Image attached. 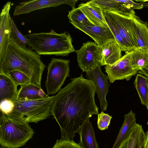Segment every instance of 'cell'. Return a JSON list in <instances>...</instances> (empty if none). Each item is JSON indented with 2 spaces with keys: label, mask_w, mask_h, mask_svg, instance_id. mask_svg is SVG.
<instances>
[{
  "label": "cell",
  "mask_w": 148,
  "mask_h": 148,
  "mask_svg": "<svg viewBox=\"0 0 148 148\" xmlns=\"http://www.w3.org/2000/svg\"><path fill=\"white\" fill-rule=\"evenodd\" d=\"M101 67L99 63L94 69L86 73V77L94 84L101 110L103 112L106 111L108 106V102L106 97L109 91L110 85L108 82L109 79L108 75L102 72Z\"/></svg>",
  "instance_id": "30bf717a"
},
{
  "label": "cell",
  "mask_w": 148,
  "mask_h": 148,
  "mask_svg": "<svg viewBox=\"0 0 148 148\" xmlns=\"http://www.w3.org/2000/svg\"><path fill=\"white\" fill-rule=\"evenodd\" d=\"M69 60L52 58L47 67L45 85L47 95H53L61 89L66 78L69 77Z\"/></svg>",
  "instance_id": "52a82bcc"
},
{
  "label": "cell",
  "mask_w": 148,
  "mask_h": 148,
  "mask_svg": "<svg viewBox=\"0 0 148 148\" xmlns=\"http://www.w3.org/2000/svg\"><path fill=\"white\" fill-rule=\"evenodd\" d=\"M102 10L110 11L118 10L121 8V4L116 0H92Z\"/></svg>",
  "instance_id": "484cf974"
},
{
  "label": "cell",
  "mask_w": 148,
  "mask_h": 148,
  "mask_svg": "<svg viewBox=\"0 0 148 148\" xmlns=\"http://www.w3.org/2000/svg\"><path fill=\"white\" fill-rule=\"evenodd\" d=\"M145 138L142 125L137 123L127 139V148H144Z\"/></svg>",
  "instance_id": "ffe728a7"
},
{
  "label": "cell",
  "mask_w": 148,
  "mask_h": 148,
  "mask_svg": "<svg viewBox=\"0 0 148 148\" xmlns=\"http://www.w3.org/2000/svg\"><path fill=\"white\" fill-rule=\"evenodd\" d=\"M138 1V3L141 4L143 6V7H145L148 8V2L144 1Z\"/></svg>",
  "instance_id": "836d02e7"
},
{
  "label": "cell",
  "mask_w": 148,
  "mask_h": 148,
  "mask_svg": "<svg viewBox=\"0 0 148 148\" xmlns=\"http://www.w3.org/2000/svg\"><path fill=\"white\" fill-rule=\"evenodd\" d=\"M134 69L138 71L148 68V51L137 48L131 51Z\"/></svg>",
  "instance_id": "44dd1931"
},
{
  "label": "cell",
  "mask_w": 148,
  "mask_h": 148,
  "mask_svg": "<svg viewBox=\"0 0 148 148\" xmlns=\"http://www.w3.org/2000/svg\"><path fill=\"white\" fill-rule=\"evenodd\" d=\"M130 29L136 48L148 51V24L136 15L134 10L131 14Z\"/></svg>",
  "instance_id": "4fadbf2b"
},
{
  "label": "cell",
  "mask_w": 148,
  "mask_h": 148,
  "mask_svg": "<svg viewBox=\"0 0 148 148\" xmlns=\"http://www.w3.org/2000/svg\"><path fill=\"white\" fill-rule=\"evenodd\" d=\"M112 118L111 116L102 111L98 115L97 124L100 130L107 129L109 125Z\"/></svg>",
  "instance_id": "83f0119b"
},
{
  "label": "cell",
  "mask_w": 148,
  "mask_h": 148,
  "mask_svg": "<svg viewBox=\"0 0 148 148\" xmlns=\"http://www.w3.org/2000/svg\"><path fill=\"white\" fill-rule=\"evenodd\" d=\"M10 39L5 54L0 60V74L7 75L14 70L20 71L29 77L31 84L42 88V76L46 66L40 55Z\"/></svg>",
  "instance_id": "7a4b0ae2"
},
{
  "label": "cell",
  "mask_w": 148,
  "mask_h": 148,
  "mask_svg": "<svg viewBox=\"0 0 148 148\" xmlns=\"http://www.w3.org/2000/svg\"><path fill=\"white\" fill-rule=\"evenodd\" d=\"M11 25L10 39L18 44L25 47L27 45L26 38L18 29L12 18L10 19Z\"/></svg>",
  "instance_id": "d4e9b609"
},
{
  "label": "cell",
  "mask_w": 148,
  "mask_h": 148,
  "mask_svg": "<svg viewBox=\"0 0 148 148\" xmlns=\"http://www.w3.org/2000/svg\"><path fill=\"white\" fill-rule=\"evenodd\" d=\"M77 0H34L26 1L20 3L14 8V16L27 14L33 11L50 7H56L64 4L68 5L72 9L75 8Z\"/></svg>",
  "instance_id": "8fae6325"
},
{
  "label": "cell",
  "mask_w": 148,
  "mask_h": 148,
  "mask_svg": "<svg viewBox=\"0 0 148 148\" xmlns=\"http://www.w3.org/2000/svg\"><path fill=\"white\" fill-rule=\"evenodd\" d=\"M54 96L52 115L60 128L62 138L73 139L75 134L93 115H98L95 87L81 74Z\"/></svg>",
  "instance_id": "6da1fadb"
},
{
  "label": "cell",
  "mask_w": 148,
  "mask_h": 148,
  "mask_svg": "<svg viewBox=\"0 0 148 148\" xmlns=\"http://www.w3.org/2000/svg\"><path fill=\"white\" fill-rule=\"evenodd\" d=\"M52 148H82L80 144L75 142L73 139L61 138L57 139Z\"/></svg>",
  "instance_id": "f1b7e54d"
},
{
  "label": "cell",
  "mask_w": 148,
  "mask_h": 148,
  "mask_svg": "<svg viewBox=\"0 0 148 148\" xmlns=\"http://www.w3.org/2000/svg\"><path fill=\"white\" fill-rule=\"evenodd\" d=\"M144 148H148V130L145 133Z\"/></svg>",
  "instance_id": "d6a6232c"
},
{
  "label": "cell",
  "mask_w": 148,
  "mask_h": 148,
  "mask_svg": "<svg viewBox=\"0 0 148 148\" xmlns=\"http://www.w3.org/2000/svg\"><path fill=\"white\" fill-rule=\"evenodd\" d=\"M40 89L41 88L31 83L20 86L17 99L28 100L41 98L38 95Z\"/></svg>",
  "instance_id": "603a6c76"
},
{
  "label": "cell",
  "mask_w": 148,
  "mask_h": 148,
  "mask_svg": "<svg viewBox=\"0 0 148 148\" xmlns=\"http://www.w3.org/2000/svg\"><path fill=\"white\" fill-rule=\"evenodd\" d=\"M75 28L90 36L100 47L115 40L110 28L96 26L90 23L86 24L71 23Z\"/></svg>",
  "instance_id": "7c38bea8"
},
{
  "label": "cell",
  "mask_w": 148,
  "mask_h": 148,
  "mask_svg": "<svg viewBox=\"0 0 148 148\" xmlns=\"http://www.w3.org/2000/svg\"><path fill=\"white\" fill-rule=\"evenodd\" d=\"M1 148H19L33 136L34 132L27 122L21 118L0 112Z\"/></svg>",
  "instance_id": "277c9868"
},
{
  "label": "cell",
  "mask_w": 148,
  "mask_h": 148,
  "mask_svg": "<svg viewBox=\"0 0 148 148\" xmlns=\"http://www.w3.org/2000/svg\"><path fill=\"white\" fill-rule=\"evenodd\" d=\"M138 72L139 74L144 75L148 79V68L139 70Z\"/></svg>",
  "instance_id": "1f68e13d"
},
{
  "label": "cell",
  "mask_w": 148,
  "mask_h": 148,
  "mask_svg": "<svg viewBox=\"0 0 148 148\" xmlns=\"http://www.w3.org/2000/svg\"><path fill=\"white\" fill-rule=\"evenodd\" d=\"M141 103L148 108V79L143 75L137 74L134 82Z\"/></svg>",
  "instance_id": "7402d4cb"
},
{
  "label": "cell",
  "mask_w": 148,
  "mask_h": 148,
  "mask_svg": "<svg viewBox=\"0 0 148 148\" xmlns=\"http://www.w3.org/2000/svg\"><path fill=\"white\" fill-rule=\"evenodd\" d=\"M101 48V66L112 65L121 57L122 51L116 40L106 44Z\"/></svg>",
  "instance_id": "ac0fdd59"
},
{
  "label": "cell",
  "mask_w": 148,
  "mask_h": 148,
  "mask_svg": "<svg viewBox=\"0 0 148 148\" xmlns=\"http://www.w3.org/2000/svg\"><path fill=\"white\" fill-rule=\"evenodd\" d=\"M105 68L111 83L118 80L128 81L138 72L132 67L131 51L125 52L116 62L112 65H106Z\"/></svg>",
  "instance_id": "9c48e42d"
},
{
  "label": "cell",
  "mask_w": 148,
  "mask_h": 148,
  "mask_svg": "<svg viewBox=\"0 0 148 148\" xmlns=\"http://www.w3.org/2000/svg\"><path fill=\"white\" fill-rule=\"evenodd\" d=\"M78 8L92 24L97 26L109 27L102 10L92 0L80 4Z\"/></svg>",
  "instance_id": "9a60e30c"
},
{
  "label": "cell",
  "mask_w": 148,
  "mask_h": 148,
  "mask_svg": "<svg viewBox=\"0 0 148 148\" xmlns=\"http://www.w3.org/2000/svg\"><path fill=\"white\" fill-rule=\"evenodd\" d=\"M8 75L18 85L20 86L31 83L29 77L24 73L17 70L13 71Z\"/></svg>",
  "instance_id": "4316f807"
},
{
  "label": "cell",
  "mask_w": 148,
  "mask_h": 148,
  "mask_svg": "<svg viewBox=\"0 0 148 148\" xmlns=\"http://www.w3.org/2000/svg\"><path fill=\"white\" fill-rule=\"evenodd\" d=\"M75 52L78 66L83 72L89 71L100 63L102 48L95 42L88 41L84 43L81 48Z\"/></svg>",
  "instance_id": "ba28073f"
},
{
  "label": "cell",
  "mask_w": 148,
  "mask_h": 148,
  "mask_svg": "<svg viewBox=\"0 0 148 148\" xmlns=\"http://www.w3.org/2000/svg\"><path fill=\"white\" fill-rule=\"evenodd\" d=\"M123 125L112 148H119L127 140L137 124L135 114L131 110L124 116Z\"/></svg>",
  "instance_id": "2e32d148"
},
{
  "label": "cell",
  "mask_w": 148,
  "mask_h": 148,
  "mask_svg": "<svg viewBox=\"0 0 148 148\" xmlns=\"http://www.w3.org/2000/svg\"><path fill=\"white\" fill-rule=\"evenodd\" d=\"M27 45L40 55L66 56L75 52L72 38L66 32L58 34L52 29L49 32L25 35Z\"/></svg>",
  "instance_id": "3957f363"
},
{
  "label": "cell",
  "mask_w": 148,
  "mask_h": 148,
  "mask_svg": "<svg viewBox=\"0 0 148 148\" xmlns=\"http://www.w3.org/2000/svg\"><path fill=\"white\" fill-rule=\"evenodd\" d=\"M147 110H148V108H147ZM147 124L148 125V122H147Z\"/></svg>",
  "instance_id": "d590c367"
},
{
  "label": "cell",
  "mask_w": 148,
  "mask_h": 148,
  "mask_svg": "<svg viewBox=\"0 0 148 148\" xmlns=\"http://www.w3.org/2000/svg\"><path fill=\"white\" fill-rule=\"evenodd\" d=\"M18 85L8 75L0 74V102L5 99H17Z\"/></svg>",
  "instance_id": "e0dca14e"
},
{
  "label": "cell",
  "mask_w": 148,
  "mask_h": 148,
  "mask_svg": "<svg viewBox=\"0 0 148 148\" xmlns=\"http://www.w3.org/2000/svg\"><path fill=\"white\" fill-rule=\"evenodd\" d=\"M54 96L34 100L16 99L14 109L10 114L25 121L37 123L52 115V107Z\"/></svg>",
  "instance_id": "5b68a950"
},
{
  "label": "cell",
  "mask_w": 148,
  "mask_h": 148,
  "mask_svg": "<svg viewBox=\"0 0 148 148\" xmlns=\"http://www.w3.org/2000/svg\"><path fill=\"white\" fill-rule=\"evenodd\" d=\"M132 9L129 5L122 3L118 10H102L106 21L110 23L116 29L130 51L136 49L132 36L130 23Z\"/></svg>",
  "instance_id": "8992f818"
},
{
  "label": "cell",
  "mask_w": 148,
  "mask_h": 148,
  "mask_svg": "<svg viewBox=\"0 0 148 148\" xmlns=\"http://www.w3.org/2000/svg\"><path fill=\"white\" fill-rule=\"evenodd\" d=\"M14 104L13 101L5 99L0 102V112L6 115L11 113L14 109Z\"/></svg>",
  "instance_id": "f546056e"
},
{
  "label": "cell",
  "mask_w": 148,
  "mask_h": 148,
  "mask_svg": "<svg viewBox=\"0 0 148 148\" xmlns=\"http://www.w3.org/2000/svg\"><path fill=\"white\" fill-rule=\"evenodd\" d=\"M78 133L80 137L79 144L82 148H99L94 129L89 119L82 126Z\"/></svg>",
  "instance_id": "d6986e66"
},
{
  "label": "cell",
  "mask_w": 148,
  "mask_h": 148,
  "mask_svg": "<svg viewBox=\"0 0 148 148\" xmlns=\"http://www.w3.org/2000/svg\"><path fill=\"white\" fill-rule=\"evenodd\" d=\"M121 3L126 4L129 5L133 9L140 10L143 8V6L139 3H136L133 1L130 0H116Z\"/></svg>",
  "instance_id": "4dcf8cb0"
},
{
  "label": "cell",
  "mask_w": 148,
  "mask_h": 148,
  "mask_svg": "<svg viewBox=\"0 0 148 148\" xmlns=\"http://www.w3.org/2000/svg\"><path fill=\"white\" fill-rule=\"evenodd\" d=\"M127 140L124 142L119 148H127Z\"/></svg>",
  "instance_id": "e575fe53"
},
{
  "label": "cell",
  "mask_w": 148,
  "mask_h": 148,
  "mask_svg": "<svg viewBox=\"0 0 148 148\" xmlns=\"http://www.w3.org/2000/svg\"><path fill=\"white\" fill-rule=\"evenodd\" d=\"M68 17L71 23L86 24L90 23L78 7L69 11Z\"/></svg>",
  "instance_id": "cb8c5ba5"
},
{
  "label": "cell",
  "mask_w": 148,
  "mask_h": 148,
  "mask_svg": "<svg viewBox=\"0 0 148 148\" xmlns=\"http://www.w3.org/2000/svg\"><path fill=\"white\" fill-rule=\"evenodd\" d=\"M11 4L10 1L7 2L3 6L0 14V60L5 54L10 42V11Z\"/></svg>",
  "instance_id": "5bb4252c"
}]
</instances>
